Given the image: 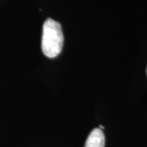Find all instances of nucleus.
I'll list each match as a JSON object with an SVG mask.
<instances>
[{"mask_svg":"<svg viewBox=\"0 0 147 147\" xmlns=\"http://www.w3.org/2000/svg\"><path fill=\"white\" fill-rule=\"evenodd\" d=\"M64 35L61 26L57 21L47 18L42 26L41 47L43 54L48 58H55L63 47Z\"/></svg>","mask_w":147,"mask_h":147,"instance_id":"nucleus-1","label":"nucleus"},{"mask_svg":"<svg viewBox=\"0 0 147 147\" xmlns=\"http://www.w3.org/2000/svg\"><path fill=\"white\" fill-rule=\"evenodd\" d=\"M105 135L100 128H95L91 131L84 147H105Z\"/></svg>","mask_w":147,"mask_h":147,"instance_id":"nucleus-2","label":"nucleus"},{"mask_svg":"<svg viewBox=\"0 0 147 147\" xmlns=\"http://www.w3.org/2000/svg\"><path fill=\"white\" fill-rule=\"evenodd\" d=\"M99 128L101 129V130H103V129H104V127L102 126V125H100V126H99Z\"/></svg>","mask_w":147,"mask_h":147,"instance_id":"nucleus-3","label":"nucleus"},{"mask_svg":"<svg viewBox=\"0 0 147 147\" xmlns=\"http://www.w3.org/2000/svg\"><path fill=\"white\" fill-rule=\"evenodd\" d=\"M146 74H147V68H146Z\"/></svg>","mask_w":147,"mask_h":147,"instance_id":"nucleus-4","label":"nucleus"}]
</instances>
